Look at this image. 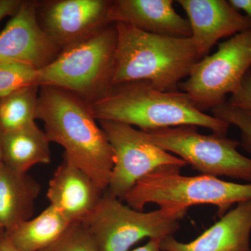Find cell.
Wrapping results in <instances>:
<instances>
[{
  "mask_svg": "<svg viewBox=\"0 0 251 251\" xmlns=\"http://www.w3.org/2000/svg\"><path fill=\"white\" fill-rule=\"evenodd\" d=\"M36 117L44 122L49 141L64 148L63 156L105 191L113 168V151L87 102L58 87L40 86Z\"/></svg>",
  "mask_w": 251,
  "mask_h": 251,
  "instance_id": "obj_1",
  "label": "cell"
},
{
  "mask_svg": "<svg viewBox=\"0 0 251 251\" xmlns=\"http://www.w3.org/2000/svg\"><path fill=\"white\" fill-rule=\"evenodd\" d=\"M87 104L97 121L121 122L142 130L193 125L226 135L229 127L198 110L184 92L161 91L145 80L111 86Z\"/></svg>",
  "mask_w": 251,
  "mask_h": 251,
  "instance_id": "obj_2",
  "label": "cell"
},
{
  "mask_svg": "<svg viewBox=\"0 0 251 251\" xmlns=\"http://www.w3.org/2000/svg\"><path fill=\"white\" fill-rule=\"evenodd\" d=\"M115 25L117 44L110 87L145 80L161 91H177L201 59L191 37L156 35L126 23Z\"/></svg>",
  "mask_w": 251,
  "mask_h": 251,
  "instance_id": "obj_3",
  "label": "cell"
},
{
  "mask_svg": "<svg viewBox=\"0 0 251 251\" xmlns=\"http://www.w3.org/2000/svg\"><path fill=\"white\" fill-rule=\"evenodd\" d=\"M181 167L166 166L139 180L125 198L126 204L143 211L149 203L159 207L215 206L223 216L234 204L251 200V183L239 184L209 175L184 176Z\"/></svg>",
  "mask_w": 251,
  "mask_h": 251,
  "instance_id": "obj_4",
  "label": "cell"
},
{
  "mask_svg": "<svg viewBox=\"0 0 251 251\" xmlns=\"http://www.w3.org/2000/svg\"><path fill=\"white\" fill-rule=\"evenodd\" d=\"M188 208L163 206L145 212L124 204L105 191L93 211L80 223L97 251H128L145 238L163 239L174 235Z\"/></svg>",
  "mask_w": 251,
  "mask_h": 251,
  "instance_id": "obj_5",
  "label": "cell"
},
{
  "mask_svg": "<svg viewBox=\"0 0 251 251\" xmlns=\"http://www.w3.org/2000/svg\"><path fill=\"white\" fill-rule=\"evenodd\" d=\"M116 44V25L110 23L63 49L52 62L39 69L38 85L96 98L110 87Z\"/></svg>",
  "mask_w": 251,
  "mask_h": 251,
  "instance_id": "obj_6",
  "label": "cell"
},
{
  "mask_svg": "<svg viewBox=\"0 0 251 251\" xmlns=\"http://www.w3.org/2000/svg\"><path fill=\"white\" fill-rule=\"evenodd\" d=\"M144 131L155 145L177 155L201 175L251 182V158L238 151L241 144L237 140L215 133L201 134L193 125Z\"/></svg>",
  "mask_w": 251,
  "mask_h": 251,
  "instance_id": "obj_7",
  "label": "cell"
},
{
  "mask_svg": "<svg viewBox=\"0 0 251 251\" xmlns=\"http://www.w3.org/2000/svg\"><path fill=\"white\" fill-rule=\"evenodd\" d=\"M251 69V28L221 43L215 53L193 66L179 89L200 111L212 110L235 93Z\"/></svg>",
  "mask_w": 251,
  "mask_h": 251,
  "instance_id": "obj_8",
  "label": "cell"
},
{
  "mask_svg": "<svg viewBox=\"0 0 251 251\" xmlns=\"http://www.w3.org/2000/svg\"><path fill=\"white\" fill-rule=\"evenodd\" d=\"M114 154V165L105 191L125 201L126 196L139 180L166 166H187L179 157L157 146L144 130L121 122L98 121Z\"/></svg>",
  "mask_w": 251,
  "mask_h": 251,
  "instance_id": "obj_9",
  "label": "cell"
},
{
  "mask_svg": "<svg viewBox=\"0 0 251 251\" xmlns=\"http://www.w3.org/2000/svg\"><path fill=\"white\" fill-rule=\"evenodd\" d=\"M39 4L23 1L0 32V63H25L41 69L58 55L60 49L39 22Z\"/></svg>",
  "mask_w": 251,
  "mask_h": 251,
  "instance_id": "obj_10",
  "label": "cell"
},
{
  "mask_svg": "<svg viewBox=\"0 0 251 251\" xmlns=\"http://www.w3.org/2000/svg\"><path fill=\"white\" fill-rule=\"evenodd\" d=\"M111 3L108 0L50 1L41 11L40 25L53 44L63 50L110 24Z\"/></svg>",
  "mask_w": 251,
  "mask_h": 251,
  "instance_id": "obj_11",
  "label": "cell"
},
{
  "mask_svg": "<svg viewBox=\"0 0 251 251\" xmlns=\"http://www.w3.org/2000/svg\"><path fill=\"white\" fill-rule=\"evenodd\" d=\"M188 16L198 57L209 54L218 41L251 28V20L226 0H177Z\"/></svg>",
  "mask_w": 251,
  "mask_h": 251,
  "instance_id": "obj_12",
  "label": "cell"
},
{
  "mask_svg": "<svg viewBox=\"0 0 251 251\" xmlns=\"http://www.w3.org/2000/svg\"><path fill=\"white\" fill-rule=\"evenodd\" d=\"M251 200L237 204L202 234L188 243L162 239L163 251H251Z\"/></svg>",
  "mask_w": 251,
  "mask_h": 251,
  "instance_id": "obj_13",
  "label": "cell"
},
{
  "mask_svg": "<svg viewBox=\"0 0 251 251\" xmlns=\"http://www.w3.org/2000/svg\"><path fill=\"white\" fill-rule=\"evenodd\" d=\"M63 158L50 180L47 198L50 205L72 224L81 223L95 209L105 191L72 161Z\"/></svg>",
  "mask_w": 251,
  "mask_h": 251,
  "instance_id": "obj_14",
  "label": "cell"
},
{
  "mask_svg": "<svg viewBox=\"0 0 251 251\" xmlns=\"http://www.w3.org/2000/svg\"><path fill=\"white\" fill-rule=\"evenodd\" d=\"M174 2L173 0H115L110 5L109 21L130 25L156 35L191 37L189 23L175 11Z\"/></svg>",
  "mask_w": 251,
  "mask_h": 251,
  "instance_id": "obj_15",
  "label": "cell"
},
{
  "mask_svg": "<svg viewBox=\"0 0 251 251\" xmlns=\"http://www.w3.org/2000/svg\"><path fill=\"white\" fill-rule=\"evenodd\" d=\"M41 185L27 173L10 169L0 162V226L9 232L34 215Z\"/></svg>",
  "mask_w": 251,
  "mask_h": 251,
  "instance_id": "obj_16",
  "label": "cell"
},
{
  "mask_svg": "<svg viewBox=\"0 0 251 251\" xmlns=\"http://www.w3.org/2000/svg\"><path fill=\"white\" fill-rule=\"evenodd\" d=\"M45 131L37 125L1 135V162L10 169L27 173L36 165L49 164L51 151Z\"/></svg>",
  "mask_w": 251,
  "mask_h": 251,
  "instance_id": "obj_17",
  "label": "cell"
},
{
  "mask_svg": "<svg viewBox=\"0 0 251 251\" xmlns=\"http://www.w3.org/2000/svg\"><path fill=\"white\" fill-rule=\"evenodd\" d=\"M72 224L60 211L49 205L36 217L6 232L20 251H41L55 242Z\"/></svg>",
  "mask_w": 251,
  "mask_h": 251,
  "instance_id": "obj_18",
  "label": "cell"
},
{
  "mask_svg": "<svg viewBox=\"0 0 251 251\" xmlns=\"http://www.w3.org/2000/svg\"><path fill=\"white\" fill-rule=\"evenodd\" d=\"M39 92V86H29L0 99L2 133L35 125Z\"/></svg>",
  "mask_w": 251,
  "mask_h": 251,
  "instance_id": "obj_19",
  "label": "cell"
},
{
  "mask_svg": "<svg viewBox=\"0 0 251 251\" xmlns=\"http://www.w3.org/2000/svg\"><path fill=\"white\" fill-rule=\"evenodd\" d=\"M38 75L39 69L25 63H0V99L21 89L38 85Z\"/></svg>",
  "mask_w": 251,
  "mask_h": 251,
  "instance_id": "obj_20",
  "label": "cell"
},
{
  "mask_svg": "<svg viewBox=\"0 0 251 251\" xmlns=\"http://www.w3.org/2000/svg\"><path fill=\"white\" fill-rule=\"evenodd\" d=\"M211 112L216 118L229 126H235L241 130V145L246 151L251 153V112L233 106L226 101L213 109Z\"/></svg>",
  "mask_w": 251,
  "mask_h": 251,
  "instance_id": "obj_21",
  "label": "cell"
},
{
  "mask_svg": "<svg viewBox=\"0 0 251 251\" xmlns=\"http://www.w3.org/2000/svg\"><path fill=\"white\" fill-rule=\"evenodd\" d=\"M41 251H97V249L84 226L80 223H75L52 245Z\"/></svg>",
  "mask_w": 251,
  "mask_h": 251,
  "instance_id": "obj_22",
  "label": "cell"
},
{
  "mask_svg": "<svg viewBox=\"0 0 251 251\" xmlns=\"http://www.w3.org/2000/svg\"><path fill=\"white\" fill-rule=\"evenodd\" d=\"M227 102L233 106L251 112V69L244 77L239 90L231 95Z\"/></svg>",
  "mask_w": 251,
  "mask_h": 251,
  "instance_id": "obj_23",
  "label": "cell"
},
{
  "mask_svg": "<svg viewBox=\"0 0 251 251\" xmlns=\"http://www.w3.org/2000/svg\"><path fill=\"white\" fill-rule=\"evenodd\" d=\"M21 0H0V23L8 16H13L22 4Z\"/></svg>",
  "mask_w": 251,
  "mask_h": 251,
  "instance_id": "obj_24",
  "label": "cell"
},
{
  "mask_svg": "<svg viewBox=\"0 0 251 251\" xmlns=\"http://www.w3.org/2000/svg\"><path fill=\"white\" fill-rule=\"evenodd\" d=\"M229 4L238 10L243 11L251 20V0H229Z\"/></svg>",
  "mask_w": 251,
  "mask_h": 251,
  "instance_id": "obj_25",
  "label": "cell"
},
{
  "mask_svg": "<svg viewBox=\"0 0 251 251\" xmlns=\"http://www.w3.org/2000/svg\"><path fill=\"white\" fill-rule=\"evenodd\" d=\"M161 239H150L147 244L131 251H163L161 247Z\"/></svg>",
  "mask_w": 251,
  "mask_h": 251,
  "instance_id": "obj_26",
  "label": "cell"
},
{
  "mask_svg": "<svg viewBox=\"0 0 251 251\" xmlns=\"http://www.w3.org/2000/svg\"><path fill=\"white\" fill-rule=\"evenodd\" d=\"M0 251H20L14 247L5 231L0 236Z\"/></svg>",
  "mask_w": 251,
  "mask_h": 251,
  "instance_id": "obj_27",
  "label": "cell"
},
{
  "mask_svg": "<svg viewBox=\"0 0 251 251\" xmlns=\"http://www.w3.org/2000/svg\"><path fill=\"white\" fill-rule=\"evenodd\" d=\"M1 135H2V131L0 128V161H1Z\"/></svg>",
  "mask_w": 251,
  "mask_h": 251,
  "instance_id": "obj_28",
  "label": "cell"
},
{
  "mask_svg": "<svg viewBox=\"0 0 251 251\" xmlns=\"http://www.w3.org/2000/svg\"><path fill=\"white\" fill-rule=\"evenodd\" d=\"M4 232V229L2 228V227L0 226V236L1 235V234L3 233V232Z\"/></svg>",
  "mask_w": 251,
  "mask_h": 251,
  "instance_id": "obj_29",
  "label": "cell"
},
{
  "mask_svg": "<svg viewBox=\"0 0 251 251\" xmlns=\"http://www.w3.org/2000/svg\"><path fill=\"white\" fill-rule=\"evenodd\" d=\"M1 161H0V162H1Z\"/></svg>",
  "mask_w": 251,
  "mask_h": 251,
  "instance_id": "obj_30",
  "label": "cell"
}]
</instances>
